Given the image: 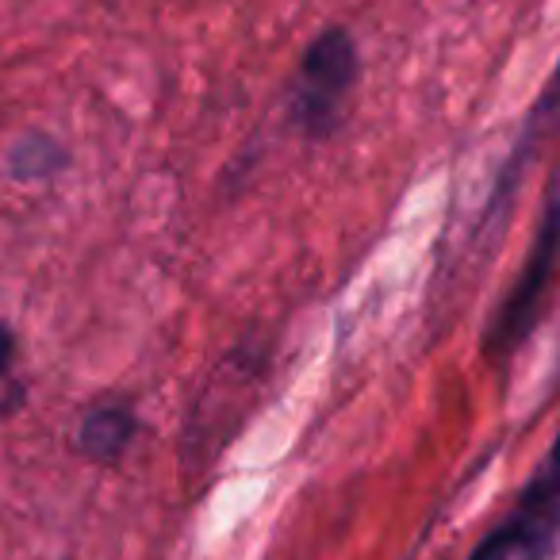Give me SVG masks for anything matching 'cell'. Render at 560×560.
Masks as SVG:
<instances>
[{"label": "cell", "instance_id": "1", "mask_svg": "<svg viewBox=\"0 0 560 560\" xmlns=\"http://www.w3.org/2000/svg\"><path fill=\"white\" fill-rule=\"evenodd\" d=\"M358 81V47L342 27H330L327 35L312 43L300 66L296 89H292V119L307 135H327L338 127Z\"/></svg>", "mask_w": 560, "mask_h": 560}, {"label": "cell", "instance_id": "5", "mask_svg": "<svg viewBox=\"0 0 560 560\" xmlns=\"http://www.w3.org/2000/svg\"><path fill=\"white\" fill-rule=\"evenodd\" d=\"M66 165V154L47 135H27L9 150V173L16 180H47Z\"/></svg>", "mask_w": 560, "mask_h": 560}, {"label": "cell", "instance_id": "3", "mask_svg": "<svg viewBox=\"0 0 560 560\" xmlns=\"http://www.w3.org/2000/svg\"><path fill=\"white\" fill-rule=\"evenodd\" d=\"M557 261H560V188L552 192L549 208H545L534 254H529L518 284H514L511 296H506L503 307H499V319L488 335L491 353L511 358V353L522 346V338L534 330L545 296H549V289H552V277H557Z\"/></svg>", "mask_w": 560, "mask_h": 560}, {"label": "cell", "instance_id": "6", "mask_svg": "<svg viewBox=\"0 0 560 560\" xmlns=\"http://www.w3.org/2000/svg\"><path fill=\"white\" fill-rule=\"evenodd\" d=\"M12 365H16V338L0 323V419L16 411L20 399H24V384L12 376Z\"/></svg>", "mask_w": 560, "mask_h": 560}, {"label": "cell", "instance_id": "2", "mask_svg": "<svg viewBox=\"0 0 560 560\" xmlns=\"http://www.w3.org/2000/svg\"><path fill=\"white\" fill-rule=\"evenodd\" d=\"M560 541V438L499 529L468 560H549Z\"/></svg>", "mask_w": 560, "mask_h": 560}, {"label": "cell", "instance_id": "4", "mask_svg": "<svg viewBox=\"0 0 560 560\" xmlns=\"http://www.w3.org/2000/svg\"><path fill=\"white\" fill-rule=\"evenodd\" d=\"M135 430H139V419H135L131 407L124 404L93 407L78 427V450L85 457L101 460V465H112L135 442Z\"/></svg>", "mask_w": 560, "mask_h": 560}]
</instances>
